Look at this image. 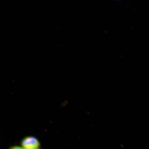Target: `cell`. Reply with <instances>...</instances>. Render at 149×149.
Masks as SVG:
<instances>
[{"mask_svg":"<svg viewBox=\"0 0 149 149\" xmlns=\"http://www.w3.org/2000/svg\"><path fill=\"white\" fill-rule=\"evenodd\" d=\"M21 145L24 149H40L41 146L38 140L32 136L24 138L21 141Z\"/></svg>","mask_w":149,"mask_h":149,"instance_id":"6da1fadb","label":"cell"},{"mask_svg":"<svg viewBox=\"0 0 149 149\" xmlns=\"http://www.w3.org/2000/svg\"></svg>","mask_w":149,"mask_h":149,"instance_id":"3957f363","label":"cell"},{"mask_svg":"<svg viewBox=\"0 0 149 149\" xmlns=\"http://www.w3.org/2000/svg\"><path fill=\"white\" fill-rule=\"evenodd\" d=\"M8 149H24L21 146H11Z\"/></svg>","mask_w":149,"mask_h":149,"instance_id":"7a4b0ae2","label":"cell"}]
</instances>
